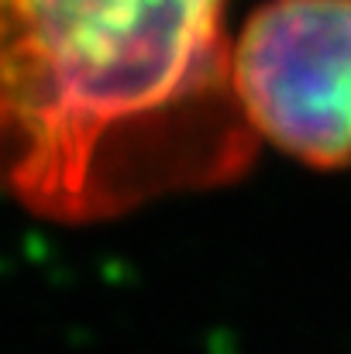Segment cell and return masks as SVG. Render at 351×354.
I'll use <instances>...</instances> for the list:
<instances>
[{
    "mask_svg": "<svg viewBox=\"0 0 351 354\" xmlns=\"http://www.w3.org/2000/svg\"><path fill=\"white\" fill-rule=\"evenodd\" d=\"M234 90L258 141L351 165V0H265L234 38Z\"/></svg>",
    "mask_w": 351,
    "mask_h": 354,
    "instance_id": "2",
    "label": "cell"
},
{
    "mask_svg": "<svg viewBox=\"0 0 351 354\" xmlns=\"http://www.w3.org/2000/svg\"><path fill=\"white\" fill-rule=\"evenodd\" d=\"M258 134L228 0H0V189L90 224L234 183Z\"/></svg>",
    "mask_w": 351,
    "mask_h": 354,
    "instance_id": "1",
    "label": "cell"
}]
</instances>
